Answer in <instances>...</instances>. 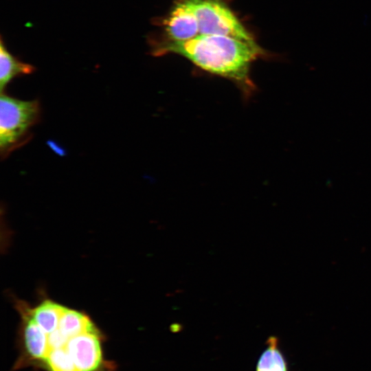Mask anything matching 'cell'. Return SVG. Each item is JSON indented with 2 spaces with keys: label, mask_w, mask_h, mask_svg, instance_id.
I'll list each match as a JSON object with an SVG mask.
<instances>
[{
  "label": "cell",
  "mask_w": 371,
  "mask_h": 371,
  "mask_svg": "<svg viewBox=\"0 0 371 371\" xmlns=\"http://www.w3.org/2000/svg\"><path fill=\"white\" fill-rule=\"evenodd\" d=\"M47 339L50 350L52 349L65 348L69 339L64 335L58 328L47 335Z\"/></svg>",
  "instance_id": "12"
},
{
  "label": "cell",
  "mask_w": 371,
  "mask_h": 371,
  "mask_svg": "<svg viewBox=\"0 0 371 371\" xmlns=\"http://www.w3.org/2000/svg\"><path fill=\"white\" fill-rule=\"evenodd\" d=\"M19 308L23 319V344L27 357L43 363L50 351L47 335L32 317L29 308L22 304Z\"/></svg>",
  "instance_id": "6"
},
{
  "label": "cell",
  "mask_w": 371,
  "mask_h": 371,
  "mask_svg": "<svg viewBox=\"0 0 371 371\" xmlns=\"http://www.w3.org/2000/svg\"><path fill=\"white\" fill-rule=\"evenodd\" d=\"M168 53L181 55L202 70L231 80L245 99L256 91L250 76L251 65L265 56L256 43L218 34H201L183 42L167 41L154 50L157 56Z\"/></svg>",
  "instance_id": "1"
},
{
  "label": "cell",
  "mask_w": 371,
  "mask_h": 371,
  "mask_svg": "<svg viewBox=\"0 0 371 371\" xmlns=\"http://www.w3.org/2000/svg\"><path fill=\"white\" fill-rule=\"evenodd\" d=\"M43 363L49 371H79L65 347L51 350Z\"/></svg>",
  "instance_id": "11"
},
{
  "label": "cell",
  "mask_w": 371,
  "mask_h": 371,
  "mask_svg": "<svg viewBox=\"0 0 371 371\" xmlns=\"http://www.w3.org/2000/svg\"><path fill=\"white\" fill-rule=\"evenodd\" d=\"M41 118V106L37 100L25 101L1 92L0 97V154L6 158L31 138L30 129Z\"/></svg>",
  "instance_id": "2"
},
{
  "label": "cell",
  "mask_w": 371,
  "mask_h": 371,
  "mask_svg": "<svg viewBox=\"0 0 371 371\" xmlns=\"http://www.w3.org/2000/svg\"><path fill=\"white\" fill-rule=\"evenodd\" d=\"M65 348L79 371H99L104 366L99 331L70 338Z\"/></svg>",
  "instance_id": "4"
},
{
  "label": "cell",
  "mask_w": 371,
  "mask_h": 371,
  "mask_svg": "<svg viewBox=\"0 0 371 371\" xmlns=\"http://www.w3.org/2000/svg\"><path fill=\"white\" fill-rule=\"evenodd\" d=\"M58 328L69 339L82 333L98 331L87 315L66 307L60 318Z\"/></svg>",
  "instance_id": "8"
},
{
  "label": "cell",
  "mask_w": 371,
  "mask_h": 371,
  "mask_svg": "<svg viewBox=\"0 0 371 371\" xmlns=\"http://www.w3.org/2000/svg\"><path fill=\"white\" fill-rule=\"evenodd\" d=\"M256 371H289L285 357L279 346L278 339L269 337L258 361Z\"/></svg>",
  "instance_id": "10"
},
{
  "label": "cell",
  "mask_w": 371,
  "mask_h": 371,
  "mask_svg": "<svg viewBox=\"0 0 371 371\" xmlns=\"http://www.w3.org/2000/svg\"><path fill=\"white\" fill-rule=\"evenodd\" d=\"M168 42H183L200 35L197 19L183 0L176 3L164 21Z\"/></svg>",
  "instance_id": "5"
},
{
  "label": "cell",
  "mask_w": 371,
  "mask_h": 371,
  "mask_svg": "<svg viewBox=\"0 0 371 371\" xmlns=\"http://www.w3.org/2000/svg\"><path fill=\"white\" fill-rule=\"evenodd\" d=\"M65 307L52 300H46L34 308H30V313L36 324L49 335L58 327L60 318Z\"/></svg>",
  "instance_id": "9"
},
{
  "label": "cell",
  "mask_w": 371,
  "mask_h": 371,
  "mask_svg": "<svg viewBox=\"0 0 371 371\" xmlns=\"http://www.w3.org/2000/svg\"><path fill=\"white\" fill-rule=\"evenodd\" d=\"M183 1L197 19L200 35H225L256 43L251 35L222 0Z\"/></svg>",
  "instance_id": "3"
},
{
  "label": "cell",
  "mask_w": 371,
  "mask_h": 371,
  "mask_svg": "<svg viewBox=\"0 0 371 371\" xmlns=\"http://www.w3.org/2000/svg\"><path fill=\"white\" fill-rule=\"evenodd\" d=\"M34 68L30 64L25 63L7 49L3 41H1L0 47V88L3 92L7 85L15 77L21 75L30 74Z\"/></svg>",
  "instance_id": "7"
}]
</instances>
